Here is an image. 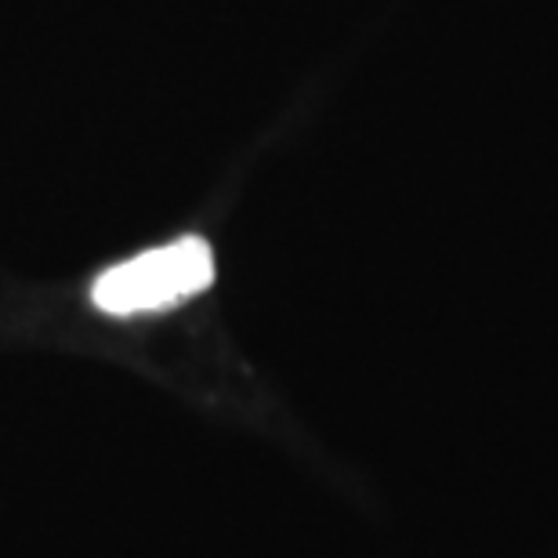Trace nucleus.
<instances>
[{"label":"nucleus","instance_id":"1","mask_svg":"<svg viewBox=\"0 0 558 558\" xmlns=\"http://www.w3.org/2000/svg\"><path fill=\"white\" fill-rule=\"evenodd\" d=\"M215 279V254L199 236H182L167 247L145 251L106 269L92 287V305L109 316H135L156 312L196 298Z\"/></svg>","mask_w":558,"mask_h":558}]
</instances>
